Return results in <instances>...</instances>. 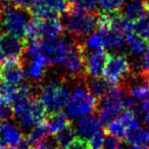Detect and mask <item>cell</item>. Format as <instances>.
<instances>
[{
    "label": "cell",
    "mask_w": 149,
    "mask_h": 149,
    "mask_svg": "<svg viewBox=\"0 0 149 149\" xmlns=\"http://www.w3.org/2000/svg\"><path fill=\"white\" fill-rule=\"evenodd\" d=\"M134 32L149 42V15L134 23Z\"/></svg>",
    "instance_id": "cell-31"
},
{
    "label": "cell",
    "mask_w": 149,
    "mask_h": 149,
    "mask_svg": "<svg viewBox=\"0 0 149 149\" xmlns=\"http://www.w3.org/2000/svg\"><path fill=\"white\" fill-rule=\"evenodd\" d=\"M99 33V32H98ZM102 39V45L106 49L110 50H120L124 47L126 39L124 34L113 29H108L103 32H100Z\"/></svg>",
    "instance_id": "cell-21"
},
{
    "label": "cell",
    "mask_w": 149,
    "mask_h": 149,
    "mask_svg": "<svg viewBox=\"0 0 149 149\" xmlns=\"http://www.w3.org/2000/svg\"><path fill=\"white\" fill-rule=\"evenodd\" d=\"M126 43L128 45L130 51L136 56H142L145 54L147 48H148V42L144 39L141 35L135 33L127 34Z\"/></svg>",
    "instance_id": "cell-22"
},
{
    "label": "cell",
    "mask_w": 149,
    "mask_h": 149,
    "mask_svg": "<svg viewBox=\"0 0 149 149\" xmlns=\"http://www.w3.org/2000/svg\"><path fill=\"white\" fill-rule=\"evenodd\" d=\"M83 45L86 50H90V51L100 49V48L103 47V45H102L101 35H100L99 33L90 34L85 39V42L83 43Z\"/></svg>",
    "instance_id": "cell-30"
},
{
    "label": "cell",
    "mask_w": 149,
    "mask_h": 149,
    "mask_svg": "<svg viewBox=\"0 0 149 149\" xmlns=\"http://www.w3.org/2000/svg\"><path fill=\"white\" fill-rule=\"evenodd\" d=\"M141 74H143L144 77L149 78V46L147 48L146 52L144 54L143 57V62H142V70H141Z\"/></svg>",
    "instance_id": "cell-37"
},
{
    "label": "cell",
    "mask_w": 149,
    "mask_h": 149,
    "mask_svg": "<svg viewBox=\"0 0 149 149\" xmlns=\"http://www.w3.org/2000/svg\"><path fill=\"white\" fill-rule=\"evenodd\" d=\"M40 19V33L41 39L43 40H53L57 39L60 35H62L64 31V27L62 22L58 19V17L54 19Z\"/></svg>",
    "instance_id": "cell-17"
},
{
    "label": "cell",
    "mask_w": 149,
    "mask_h": 149,
    "mask_svg": "<svg viewBox=\"0 0 149 149\" xmlns=\"http://www.w3.org/2000/svg\"><path fill=\"white\" fill-rule=\"evenodd\" d=\"M98 99L91 94L85 85L78 86L70 95L64 106L68 116L72 118L91 116L98 108Z\"/></svg>",
    "instance_id": "cell-2"
},
{
    "label": "cell",
    "mask_w": 149,
    "mask_h": 149,
    "mask_svg": "<svg viewBox=\"0 0 149 149\" xmlns=\"http://www.w3.org/2000/svg\"><path fill=\"white\" fill-rule=\"evenodd\" d=\"M96 11H91L80 3L70 4L68 9L64 13L63 27L76 41L84 39L93 33L97 26ZM81 42V41H80Z\"/></svg>",
    "instance_id": "cell-1"
},
{
    "label": "cell",
    "mask_w": 149,
    "mask_h": 149,
    "mask_svg": "<svg viewBox=\"0 0 149 149\" xmlns=\"http://www.w3.org/2000/svg\"><path fill=\"white\" fill-rule=\"evenodd\" d=\"M35 146L36 149H59V146H58L55 137L54 138L46 137L45 139H43L39 143H37Z\"/></svg>",
    "instance_id": "cell-33"
},
{
    "label": "cell",
    "mask_w": 149,
    "mask_h": 149,
    "mask_svg": "<svg viewBox=\"0 0 149 149\" xmlns=\"http://www.w3.org/2000/svg\"><path fill=\"white\" fill-rule=\"evenodd\" d=\"M49 134L48 129L45 125V122L42 124L38 125V126L34 127L31 131L29 132L27 137V144L31 145H36L37 143H39L40 141H42L43 139H45L47 137V135Z\"/></svg>",
    "instance_id": "cell-26"
},
{
    "label": "cell",
    "mask_w": 149,
    "mask_h": 149,
    "mask_svg": "<svg viewBox=\"0 0 149 149\" xmlns=\"http://www.w3.org/2000/svg\"><path fill=\"white\" fill-rule=\"evenodd\" d=\"M101 149H122V147L118 138L107 134V136H105Z\"/></svg>",
    "instance_id": "cell-35"
},
{
    "label": "cell",
    "mask_w": 149,
    "mask_h": 149,
    "mask_svg": "<svg viewBox=\"0 0 149 149\" xmlns=\"http://www.w3.org/2000/svg\"><path fill=\"white\" fill-rule=\"evenodd\" d=\"M25 68L19 59H7L0 68V80L7 85L19 88L25 79Z\"/></svg>",
    "instance_id": "cell-11"
},
{
    "label": "cell",
    "mask_w": 149,
    "mask_h": 149,
    "mask_svg": "<svg viewBox=\"0 0 149 149\" xmlns=\"http://www.w3.org/2000/svg\"><path fill=\"white\" fill-rule=\"evenodd\" d=\"M5 2H6V0H0V6H3Z\"/></svg>",
    "instance_id": "cell-43"
},
{
    "label": "cell",
    "mask_w": 149,
    "mask_h": 149,
    "mask_svg": "<svg viewBox=\"0 0 149 149\" xmlns=\"http://www.w3.org/2000/svg\"><path fill=\"white\" fill-rule=\"evenodd\" d=\"M46 61L42 55L34 56V57H28V61L25 68V74L29 80L34 82L40 81L43 79L46 70Z\"/></svg>",
    "instance_id": "cell-16"
},
{
    "label": "cell",
    "mask_w": 149,
    "mask_h": 149,
    "mask_svg": "<svg viewBox=\"0 0 149 149\" xmlns=\"http://www.w3.org/2000/svg\"><path fill=\"white\" fill-rule=\"evenodd\" d=\"M102 129V120L95 116H87L82 118L74 130L78 138L87 141L96 132Z\"/></svg>",
    "instance_id": "cell-15"
},
{
    "label": "cell",
    "mask_w": 149,
    "mask_h": 149,
    "mask_svg": "<svg viewBox=\"0 0 149 149\" xmlns=\"http://www.w3.org/2000/svg\"><path fill=\"white\" fill-rule=\"evenodd\" d=\"M15 116L10 104H0V122H7Z\"/></svg>",
    "instance_id": "cell-34"
},
{
    "label": "cell",
    "mask_w": 149,
    "mask_h": 149,
    "mask_svg": "<svg viewBox=\"0 0 149 149\" xmlns=\"http://www.w3.org/2000/svg\"><path fill=\"white\" fill-rule=\"evenodd\" d=\"M45 125L48 129V132L51 135H57L59 132L70 125L68 116L66 113L62 112L61 110L53 113H49L45 120Z\"/></svg>",
    "instance_id": "cell-20"
},
{
    "label": "cell",
    "mask_w": 149,
    "mask_h": 149,
    "mask_svg": "<svg viewBox=\"0 0 149 149\" xmlns=\"http://www.w3.org/2000/svg\"><path fill=\"white\" fill-rule=\"evenodd\" d=\"M68 6L70 3L66 0H32L28 10L37 19H46L65 13Z\"/></svg>",
    "instance_id": "cell-8"
},
{
    "label": "cell",
    "mask_w": 149,
    "mask_h": 149,
    "mask_svg": "<svg viewBox=\"0 0 149 149\" xmlns=\"http://www.w3.org/2000/svg\"><path fill=\"white\" fill-rule=\"evenodd\" d=\"M21 149H36V148H34L31 145L27 144V145H24V146H21Z\"/></svg>",
    "instance_id": "cell-41"
},
{
    "label": "cell",
    "mask_w": 149,
    "mask_h": 149,
    "mask_svg": "<svg viewBox=\"0 0 149 149\" xmlns=\"http://www.w3.org/2000/svg\"><path fill=\"white\" fill-rule=\"evenodd\" d=\"M0 45L8 59H19L23 53H25L26 46L23 39L15 37L10 34H2L0 36Z\"/></svg>",
    "instance_id": "cell-14"
},
{
    "label": "cell",
    "mask_w": 149,
    "mask_h": 149,
    "mask_svg": "<svg viewBox=\"0 0 149 149\" xmlns=\"http://www.w3.org/2000/svg\"><path fill=\"white\" fill-rule=\"evenodd\" d=\"M127 140L131 145L149 146V130L144 127H139L132 131H128Z\"/></svg>",
    "instance_id": "cell-24"
},
{
    "label": "cell",
    "mask_w": 149,
    "mask_h": 149,
    "mask_svg": "<svg viewBox=\"0 0 149 149\" xmlns=\"http://www.w3.org/2000/svg\"><path fill=\"white\" fill-rule=\"evenodd\" d=\"M45 114L46 109L43 104L39 99L34 98L28 109L17 118L22 130L30 132L34 127L45 122Z\"/></svg>",
    "instance_id": "cell-10"
},
{
    "label": "cell",
    "mask_w": 149,
    "mask_h": 149,
    "mask_svg": "<svg viewBox=\"0 0 149 149\" xmlns=\"http://www.w3.org/2000/svg\"><path fill=\"white\" fill-rule=\"evenodd\" d=\"M0 149H15V148H11V147H0Z\"/></svg>",
    "instance_id": "cell-44"
},
{
    "label": "cell",
    "mask_w": 149,
    "mask_h": 149,
    "mask_svg": "<svg viewBox=\"0 0 149 149\" xmlns=\"http://www.w3.org/2000/svg\"><path fill=\"white\" fill-rule=\"evenodd\" d=\"M85 86L88 89V91L91 94H93L97 99H99V98L101 99L110 88L109 83L104 78L100 77L85 79Z\"/></svg>",
    "instance_id": "cell-23"
},
{
    "label": "cell",
    "mask_w": 149,
    "mask_h": 149,
    "mask_svg": "<svg viewBox=\"0 0 149 149\" xmlns=\"http://www.w3.org/2000/svg\"><path fill=\"white\" fill-rule=\"evenodd\" d=\"M31 13L26 9L15 6H6L1 10L0 15V26L5 33L24 39L27 34L28 25Z\"/></svg>",
    "instance_id": "cell-4"
},
{
    "label": "cell",
    "mask_w": 149,
    "mask_h": 149,
    "mask_svg": "<svg viewBox=\"0 0 149 149\" xmlns=\"http://www.w3.org/2000/svg\"><path fill=\"white\" fill-rule=\"evenodd\" d=\"M140 80L133 84L126 86L125 90L127 94L136 100L146 102L149 101V78L144 77L143 74H139Z\"/></svg>",
    "instance_id": "cell-18"
},
{
    "label": "cell",
    "mask_w": 149,
    "mask_h": 149,
    "mask_svg": "<svg viewBox=\"0 0 149 149\" xmlns=\"http://www.w3.org/2000/svg\"><path fill=\"white\" fill-rule=\"evenodd\" d=\"M70 89L64 82L51 81L43 85L39 92V100L49 113L60 111L70 97Z\"/></svg>",
    "instance_id": "cell-3"
},
{
    "label": "cell",
    "mask_w": 149,
    "mask_h": 149,
    "mask_svg": "<svg viewBox=\"0 0 149 149\" xmlns=\"http://www.w3.org/2000/svg\"><path fill=\"white\" fill-rule=\"evenodd\" d=\"M70 4H74V3H79L80 2V0H66Z\"/></svg>",
    "instance_id": "cell-42"
},
{
    "label": "cell",
    "mask_w": 149,
    "mask_h": 149,
    "mask_svg": "<svg viewBox=\"0 0 149 149\" xmlns=\"http://www.w3.org/2000/svg\"><path fill=\"white\" fill-rule=\"evenodd\" d=\"M123 15L129 21L135 23L146 17L148 15V10L143 0H130L125 6Z\"/></svg>",
    "instance_id": "cell-19"
},
{
    "label": "cell",
    "mask_w": 149,
    "mask_h": 149,
    "mask_svg": "<svg viewBox=\"0 0 149 149\" xmlns=\"http://www.w3.org/2000/svg\"><path fill=\"white\" fill-rule=\"evenodd\" d=\"M55 139L60 149H66L68 145L76 139V130L70 124L64 130L55 135Z\"/></svg>",
    "instance_id": "cell-27"
},
{
    "label": "cell",
    "mask_w": 149,
    "mask_h": 149,
    "mask_svg": "<svg viewBox=\"0 0 149 149\" xmlns=\"http://www.w3.org/2000/svg\"><path fill=\"white\" fill-rule=\"evenodd\" d=\"M25 141L24 133L19 125L10 120L0 124V147H17L23 146Z\"/></svg>",
    "instance_id": "cell-12"
},
{
    "label": "cell",
    "mask_w": 149,
    "mask_h": 149,
    "mask_svg": "<svg viewBox=\"0 0 149 149\" xmlns=\"http://www.w3.org/2000/svg\"><path fill=\"white\" fill-rule=\"evenodd\" d=\"M142 113L144 122L147 126H149V101L143 102L142 104Z\"/></svg>",
    "instance_id": "cell-39"
},
{
    "label": "cell",
    "mask_w": 149,
    "mask_h": 149,
    "mask_svg": "<svg viewBox=\"0 0 149 149\" xmlns=\"http://www.w3.org/2000/svg\"><path fill=\"white\" fill-rule=\"evenodd\" d=\"M126 0H98L99 7L103 13L120 11Z\"/></svg>",
    "instance_id": "cell-29"
},
{
    "label": "cell",
    "mask_w": 149,
    "mask_h": 149,
    "mask_svg": "<svg viewBox=\"0 0 149 149\" xmlns=\"http://www.w3.org/2000/svg\"><path fill=\"white\" fill-rule=\"evenodd\" d=\"M66 149H90V148L88 146L87 141L76 137V139L68 145Z\"/></svg>",
    "instance_id": "cell-36"
},
{
    "label": "cell",
    "mask_w": 149,
    "mask_h": 149,
    "mask_svg": "<svg viewBox=\"0 0 149 149\" xmlns=\"http://www.w3.org/2000/svg\"><path fill=\"white\" fill-rule=\"evenodd\" d=\"M5 54H4V52H3V50H2V47H1V45H0V64H2L3 62L5 61Z\"/></svg>",
    "instance_id": "cell-40"
},
{
    "label": "cell",
    "mask_w": 149,
    "mask_h": 149,
    "mask_svg": "<svg viewBox=\"0 0 149 149\" xmlns=\"http://www.w3.org/2000/svg\"><path fill=\"white\" fill-rule=\"evenodd\" d=\"M127 93L118 85H112L98 103V116L102 123H109L122 112Z\"/></svg>",
    "instance_id": "cell-5"
},
{
    "label": "cell",
    "mask_w": 149,
    "mask_h": 149,
    "mask_svg": "<svg viewBox=\"0 0 149 149\" xmlns=\"http://www.w3.org/2000/svg\"><path fill=\"white\" fill-rule=\"evenodd\" d=\"M40 46L41 55L49 65H61L70 49V43L64 39L43 40Z\"/></svg>",
    "instance_id": "cell-9"
},
{
    "label": "cell",
    "mask_w": 149,
    "mask_h": 149,
    "mask_svg": "<svg viewBox=\"0 0 149 149\" xmlns=\"http://www.w3.org/2000/svg\"><path fill=\"white\" fill-rule=\"evenodd\" d=\"M105 132L108 135L118 138V140H125L127 139V134H128V130L125 127V125L122 123L120 118H114L111 122L108 123L107 127L105 129Z\"/></svg>",
    "instance_id": "cell-25"
},
{
    "label": "cell",
    "mask_w": 149,
    "mask_h": 149,
    "mask_svg": "<svg viewBox=\"0 0 149 149\" xmlns=\"http://www.w3.org/2000/svg\"><path fill=\"white\" fill-rule=\"evenodd\" d=\"M9 2L15 7H19V8H23V9H29V6L31 4L32 0H9Z\"/></svg>",
    "instance_id": "cell-38"
},
{
    "label": "cell",
    "mask_w": 149,
    "mask_h": 149,
    "mask_svg": "<svg viewBox=\"0 0 149 149\" xmlns=\"http://www.w3.org/2000/svg\"><path fill=\"white\" fill-rule=\"evenodd\" d=\"M118 118L122 120V123L125 125L128 131H132L135 129L139 128V120L137 118V113L134 111H131L128 109L122 110L118 114Z\"/></svg>",
    "instance_id": "cell-28"
},
{
    "label": "cell",
    "mask_w": 149,
    "mask_h": 149,
    "mask_svg": "<svg viewBox=\"0 0 149 149\" xmlns=\"http://www.w3.org/2000/svg\"><path fill=\"white\" fill-rule=\"evenodd\" d=\"M108 56H109V54L103 48L93 50V51H90L89 53H86V76L91 78L100 77L104 72Z\"/></svg>",
    "instance_id": "cell-13"
},
{
    "label": "cell",
    "mask_w": 149,
    "mask_h": 149,
    "mask_svg": "<svg viewBox=\"0 0 149 149\" xmlns=\"http://www.w3.org/2000/svg\"><path fill=\"white\" fill-rule=\"evenodd\" d=\"M130 63L126 55L122 53H112L108 56L103 76L111 85H118L130 76Z\"/></svg>",
    "instance_id": "cell-6"
},
{
    "label": "cell",
    "mask_w": 149,
    "mask_h": 149,
    "mask_svg": "<svg viewBox=\"0 0 149 149\" xmlns=\"http://www.w3.org/2000/svg\"><path fill=\"white\" fill-rule=\"evenodd\" d=\"M104 139H105V131H103L101 129V130L96 132L93 136H91L88 139V146H89L90 149H101Z\"/></svg>",
    "instance_id": "cell-32"
},
{
    "label": "cell",
    "mask_w": 149,
    "mask_h": 149,
    "mask_svg": "<svg viewBox=\"0 0 149 149\" xmlns=\"http://www.w3.org/2000/svg\"><path fill=\"white\" fill-rule=\"evenodd\" d=\"M85 61H86V49L83 43L76 41L70 43L68 55L61 64L66 72L72 78H82L86 76L85 72Z\"/></svg>",
    "instance_id": "cell-7"
}]
</instances>
